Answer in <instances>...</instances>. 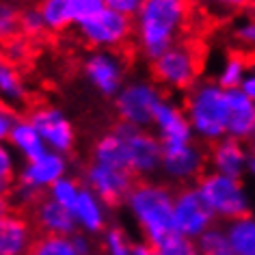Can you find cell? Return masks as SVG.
<instances>
[{"label": "cell", "instance_id": "ac0fdd59", "mask_svg": "<svg viewBox=\"0 0 255 255\" xmlns=\"http://www.w3.org/2000/svg\"><path fill=\"white\" fill-rule=\"evenodd\" d=\"M154 119L162 128V138L164 141H177V143H188V124L182 117L180 111H175L173 106L158 104L154 111Z\"/></svg>", "mask_w": 255, "mask_h": 255}, {"label": "cell", "instance_id": "d4e9b609", "mask_svg": "<svg viewBox=\"0 0 255 255\" xmlns=\"http://www.w3.org/2000/svg\"><path fill=\"white\" fill-rule=\"evenodd\" d=\"M69 9H72L74 22L85 24V22L95 20L106 9V4H104V0H69Z\"/></svg>", "mask_w": 255, "mask_h": 255}, {"label": "cell", "instance_id": "9c48e42d", "mask_svg": "<svg viewBox=\"0 0 255 255\" xmlns=\"http://www.w3.org/2000/svg\"><path fill=\"white\" fill-rule=\"evenodd\" d=\"M162 162L171 175L177 177H195L197 182L206 175V154L190 147L188 143L164 141L162 138Z\"/></svg>", "mask_w": 255, "mask_h": 255}, {"label": "cell", "instance_id": "7a4b0ae2", "mask_svg": "<svg viewBox=\"0 0 255 255\" xmlns=\"http://www.w3.org/2000/svg\"><path fill=\"white\" fill-rule=\"evenodd\" d=\"M208 52V39L203 37H186V39L173 43L167 52L154 59L149 65L156 85L193 89L197 78L203 74Z\"/></svg>", "mask_w": 255, "mask_h": 255}, {"label": "cell", "instance_id": "e0dca14e", "mask_svg": "<svg viewBox=\"0 0 255 255\" xmlns=\"http://www.w3.org/2000/svg\"><path fill=\"white\" fill-rule=\"evenodd\" d=\"M95 162H102L106 167H113L119 171H134L130 164V154H128L126 141H121L115 134L104 136L95 145Z\"/></svg>", "mask_w": 255, "mask_h": 255}, {"label": "cell", "instance_id": "8992f818", "mask_svg": "<svg viewBox=\"0 0 255 255\" xmlns=\"http://www.w3.org/2000/svg\"><path fill=\"white\" fill-rule=\"evenodd\" d=\"M89 182L91 186L98 190V195L102 197V201L106 206H121L124 199H130L132 190L141 184V173L136 171H119L113 167H106L102 162H95L89 167Z\"/></svg>", "mask_w": 255, "mask_h": 255}, {"label": "cell", "instance_id": "52a82bcc", "mask_svg": "<svg viewBox=\"0 0 255 255\" xmlns=\"http://www.w3.org/2000/svg\"><path fill=\"white\" fill-rule=\"evenodd\" d=\"M175 227L182 236L203 234L212 221V208L206 203L199 190L180 188L173 197Z\"/></svg>", "mask_w": 255, "mask_h": 255}, {"label": "cell", "instance_id": "5bb4252c", "mask_svg": "<svg viewBox=\"0 0 255 255\" xmlns=\"http://www.w3.org/2000/svg\"><path fill=\"white\" fill-rule=\"evenodd\" d=\"M126 145H128V154H130V164L136 173L156 169V164L162 160V143H158L156 138L143 134V132L128 138Z\"/></svg>", "mask_w": 255, "mask_h": 255}, {"label": "cell", "instance_id": "4fadbf2b", "mask_svg": "<svg viewBox=\"0 0 255 255\" xmlns=\"http://www.w3.org/2000/svg\"><path fill=\"white\" fill-rule=\"evenodd\" d=\"M30 225L20 212L11 210L0 219V255H24L30 245Z\"/></svg>", "mask_w": 255, "mask_h": 255}, {"label": "cell", "instance_id": "277c9868", "mask_svg": "<svg viewBox=\"0 0 255 255\" xmlns=\"http://www.w3.org/2000/svg\"><path fill=\"white\" fill-rule=\"evenodd\" d=\"M190 121L203 136L219 138L227 130V98L219 87H199L184 102Z\"/></svg>", "mask_w": 255, "mask_h": 255}, {"label": "cell", "instance_id": "ba28073f", "mask_svg": "<svg viewBox=\"0 0 255 255\" xmlns=\"http://www.w3.org/2000/svg\"><path fill=\"white\" fill-rule=\"evenodd\" d=\"M134 30L136 28L132 15L117 13L113 9H104L95 20L80 24V33L85 35V39L91 46H100V43L117 46V43L130 39V37H136Z\"/></svg>", "mask_w": 255, "mask_h": 255}, {"label": "cell", "instance_id": "f546056e", "mask_svg": "<svg viewBox=\"0 0 255 255\" xmlns=\"http://www.w3.org/2000/svg\"><path fill=\"white\" fill-rule=\"evenodd\" d=\"M104 4H106V9H113L117 13L134 15L136 11H141L143 0H104Z\"/></svg>", "mask_w": 255, "mask_h": 255}, {"label": "cell", "instance_id": "d6a6232c", "mask_svg": "<svg viewBox=\"0 0 255 255\" xmlns=\"http://www.w3.org/2000/svg\"><path fill=\"white\" fill-rule=\"evenodd\" d=\"M242 87H245V93L249 95L251 100H255V78H249L242 82Z\"/></svg>", "mask_w": 255, "mask_h": 255}, {"label": "cell", "instance_id": "ffe728a7", "mask_svg": "<svg viewBox=\"0 0 255 255\" xmlns=\"http://www.w3.org/2000/svg\"><path fill=\"white\" fill-rule=\"evenodd\" d=\"M24 255H80L72 240L59 234H33Z\"/></svg>", "mask_w": 255, "mask_h": 255}, {"label": "cell", "instance_id": "44dd1931", "mask_svg": "<svg viewBox=\"0 0 255 255\" xmlns=\"http://www.w3.org/2000/svg\"><path fill=\"white\" fill-rule=\"evenodd\" d=\"M87 74L104 93H113L119 87V69L108 56H93L87 61Z\"/></svg>", "mask_w": 255, "mask_h": 255}, {"label": "cell", "instance_id": "1f68e13d", "mask_svg": "<svg viewBox=\"0 0 255 255\" xmlns=\"http://www.w3.org/2000/svg\"><path fill=\"white\" fill-rule=\"evenodd\" d=\"M234 39L240 41V46H249V48H255V24L251 26H245L240 30L234 33Z\"/></svg>", "mask_w": 255, "mask_h": 255}, {"label": "cell", "instance_id": "4316f807", "mask_svg": "<svg viewBox=\"0 0 255 255\" xmlns=\"http://www.w3.org/2000/svg\"><path fill=\"white\" fill-rule=\"evenodd\" d=\"M78 190H76L74 186V182H69V180H59L52 186V197L59 203H63L65 208H69L74 212L76 210V203H78Z\"/></svg>", "mask_w": 255, "mask_h": 255}, {"label": "cell", "instance_id": "8fae6325", "mask_svg": "<svg viewBox=\"0 0 255 255\" xmlns=\"http://www.w3.org/2000/svg\"><path fill=\"white\" fill-rule=\"evenodd\" d=\"M28 124L33 126L46 141L52 143L56 149H61V151L72 149V141H74L72 128H69L67 121L56 111H52V108L46 106V108H41V111L33 113Z\"/></svg>", "mask_w": 255, "mask_h": 255}, {"label": "cell", "instance_id": "603a6c76", "mask_svg": "<svg viewBox=\"0 0 255 255\" xmlns=\"http://www.w3.org/2000/svg\"><path fill=\"white\" fill-rule=\"evenodd\" d=\"M229 242L238 255H255V221H238L229 229Z\"/></svg>", "mask_w": 255, "mask_h": 255}, {"label": "cell", "instance_id": "d6986e66", "mask_svg": "<svg viewBox=\"0 0 255 255\" xmlns=\"http://www.w3.org/2000/svg\"><path fill=\"white\" fill-rule=\"evenodd\" d=\"M41 13L46 26L52 30L54 35L67 33L69 24H72V9H69V0H39L35 7Z\"/></svg>", "mask_w": 255, "mask_h": 255}, {"label": "cell", "instance_id": "7c38bea8", "mask_svg": "<svg viewBox=\"0 0 255 255\" xmlns=\"http://www.w3.org/2000/svg\"><path fill=\"white\" fill-rule=\"evenodd\" d=\"M227 98V132L234 138L249 136L255 130V106L251 104L249 95L238 89L225 91Z\"/></svg>", "mask_w": 255, "mask_h": 255}, {"label": "cell", "instance_id": "f1b7e54d", "mask_svg": "<svg viewBox=\"0 0 255 255\" xmlns=\"http://www.w3.org/2000/svg\"><path fill=\"white\" fill-rule=\"evenodd\" d=\"M242 72H245V69H242L240 63L227 59V69H225V74L221 76V87L227 89V91H229V89H236L240 85V74Z\"/></svg>", "mask_w": 255, "mask_h": 255}, {"label": "cell", "instance_id": "4dcf8cb0", "mask_svg": "<svg viewBox=\"0 0 255 255\" xmlns=\"http://www.w3.org/2000/svg\"><path fill=\"white\" fill-rule=\"evenodd\" d=\"M13 119H20V117H15L13 108H9L4 102H0V138L11 136V130H13Z\"/></svg>", "mask_w": 255, "mask_h": 255}, {"label": "cell", "instance_id": "2e32d148", "mask_svg": "<svg viewBox=\"0 0 255 255\" xmlns=\"http://www.w3.org/2000/svg\"><path fill=\"white\" fill-rule=\"evenodd\" d=\"M65 171V164L59 156H50V154H43L41 158L37 160H30L26 171L22 173V184L26 186H39L43 188L46 184H56L59 182L61 173Z\"/></svg>", "mask_w": 255, "mask_h": 255}, {"label": "cell", "instance_id": "7402d4cb", "mask_svg": "<svg viewBox=\"0 0 255 255\" xmlns=\"http://www.w3.org/2000/svg\"><path fill=\"white\" fill-rule=\"evenodd\" d=\"M11 143L17 145L24 154H26L30 160H37V158L43 156V145H41V134L35 130L28 121H20L17 126H13L11 130Z\"/></svg>", "mask_w": 255, "mask_h": 255}, {"label": "cell", "instance_id": "5b68a950", "mask_svg": "<svg viewBox=\"0 0 255 255\" xmlns=\"http://www.w3.org/2000/svg\"><path fill=\"white\" fill-rule=\"evenodd\" d=\"M197 184H199L201 197L212 208V212L232 221L251 219V212H249L245 203V195H242L240 180L227 177L223 173H212V175H203Z\"/></svg>", "mask_w": 255, "mask_h": 255}, {"label": "cell", "instance_id": "3957f363", "mask_svg": "<svg viewBox=\"0 0 255 255\" xmlns=\"http://www.w3.org/2000/svg\"><path fill=\"white\" fill-rule=\"evenodd\" d=\"M130 203L134 208L138 221H141L145 234H147L149 249L160 247L173 234H180L175 227L173 199H171V193L167 188L151 186L143 180L132 190Z\"/></svg>", "mask_w": 255, "mask_h": 255}, {"label": "cell", "instance_id": "83f0119b", "mask_svg": "<svg viewBox=\"0 0 255 255\" xmlns=\"http://www.w3.org/2000/svg\"><path fill=\"white\" fill-rule=\"evenodd\" d=\"M229 15H247L255 7V0H212Z\"/></svg>", "mask_w": 255, "mask_h": 255}, {"label": "cell", "instance_id": "6da1fadb", "mask_svg": "<svg viewBox=\"0 0 255 255\" xmlns=\"http://www.w3.org/2000/svg\"><path fill=\"white\" fill-rule=\"evenodd\" d=\"M199 0H143L138 11V37L151 61L180 39L193 37Z\"/></svg>", "mask_w": 255, "mask_h": 255}, {"label": "cell", "instance_id": "cb8c5ba5", "mask_svg": "<svg viewBox=\"0 0 255 255\" xmlns=\"http://www.w3.org/2000/svg\"><path fill=\"white\" fill-rule=\"evenodd\" d=\"M74 214L80 219V223L89 229H100L102 227V214H100V208L95 199L91 197V193H87V190H80L78 195V203H76V210Z\"/></svg>", "mask_w": 255, "mask_h": 255}, {"label": "cell", "instance_id": "9a60e30c", "mask_svg": "<svg viewBox=\"0 0 255 255\" xmlns=\"http://www.w3.org/2000/svg\"><path fill=\"white\" fill-rule=\"evenodd\" d=\"M208 151H210V156H212L214 164L221 169L223 175L236 177V180H238V175L242 171V162H245V151L240 149V145L234 136L225 138V141L210 138Z\"/></svg>", "mask_w": 255, "mask_h": 255}, {"label": "cell", "instance_id": "30bf717a", "mask_svg": "<svg viewBox=\"0 0 255 255\" xmlns=\"http://www.w3.org/2000/svg\"><path fill=\"white\" fill-rule=\"evenodd\" d=\"M160 104V95L151 87H128L117 100V111L124 121L147 124L154 119V111Z\"/></svg>", "mask_w": 255, "mask_h": 255}, {"label": "cell", "instance_id": "484cf974", "mask_svg": "<svg viewBox=\"0 0 255 255\" xmlns=\"http://www.w3.org/2000/svg\"><path fill=\"white\" fill-rule=\"evenodd\" d=\"M154 255H197V249L193 247L186 236L182 234H173L169 240H164L160 247L151 249Z\"/></svg>", "mask_w": 255, "mask_h": 255}]
</instances>
